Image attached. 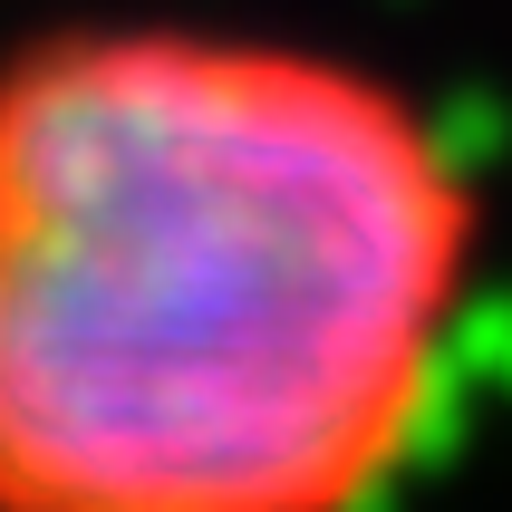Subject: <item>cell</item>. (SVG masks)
I'll use <instances>...</instances> for the list:
<instances>
[{"instance_id":"1","label":"cell","mask_w":512,"mask_h":512,"mask_svg":"<svg viewBox=\"0 0 512 512\" xmlns=\"http://www.w3.org/2000/svg\"><path fill=\"white\" fill-rule=\"evenodd\" d=\"M474 271L416 97L223 29L0 68V503L329 512L397 474Z\"/></svg>"}]
</instances>
